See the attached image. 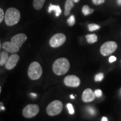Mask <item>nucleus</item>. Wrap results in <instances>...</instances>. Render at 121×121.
<instances>
[{
  "label": "nucleus",
  "mask_w": 121,
  "mask_h": 121,
  "mask_svg": "<svg viewBox=\"0 0 121 121\" xmlns=\"http://www.w3.org/2000/svg\"><path fill=\"white\" fill-rule=\"evenodd\" d=\"M53 71L57 75H63L69 71L70 64L66 58H60L56 60L53 65Z\"/></svg>",
  "instance_id": "nucleus-1"
},
{
  "label": "nucleus",
  "mask_w": 121,
  "mask_h": 121,
  "mask_svg": "<svg viewBox=\"0 0 121 121\" xmlns=\"http://www.w3.org/2000/svg\"><path fill=\"white\" fill-rule=\"evenodd\" d=\"M20 13L17 9L11 7L6 10L4 15V20L7 25L13 26L17 24L20 19Z\"/></svg>",
  "instance_id": "nucleus-2"
},
{
  "label": "nucleus",
  "mask_w": 121,
  "mask_h": 121,
  "mask_svg": "<svg viewBox=\"0 0 121 121\" xmlns=\"http://www.w3.org/2000/svg\"><path fill=\"white\" fill-rule=\"evenodd\" d=\"M43 70L41 65L38 62H33L30 65L28 69V76L32 80L39 79L42 76Z\"/></svg>",
  "instance_id": "nucleus-3"
},
{
  "label": "nucleus",
  "mask_w": 121,
  "mask_h": 121,
  "mask_svg": "<svg viewBox=\"0 0 121 121\" xmlns=\"http://www.w3.org/2000/svg\"><path fill=\"white\" fill-rule=\"evenodd\" d=\"M63 109V104L58 100L53 101L47 106V113L50 116H57L61 113Z\"/></svg>",
  "instance_id": "nucleus-4"
},
{
  "label": "nucleus",
  "mask_w": 121,
  "mask_h": 121,
  "mask_svg": "<svg viewBox=\"0 0 121 121\" xmlns=\"http://www.w3.org/2000/svg\"><path fill=\"white\" fill-rule=\"evenodd\" d=\"M118 45L116 42L108 41L105 42L100 47V53L104 56L110 55L117 49Z\"/></svg>",
  "instance_id": "nucleus-5"
},
{
  "label": "nucleus",
  "mask_w": 121,
  "mask_h": 121,
  "mask_svg": "<svg viewBox=\"0 0 121 121\" xmlns=\"http://www.w3.org/2000/svg\"><path fill=\"white\" fill-rule=\"evenodd\" d=\"M39 112V107L37 104H29L22 110V115L26 118H30L36 116Z\"/></svg>",
  "instance_id": "nucleus-6"
},
{
  "label": "nucleus",
  "mask_w": 121,
  "mask_h": 121,
  "mask_svg": "<svg viewBox=\"0 0 121 121\" xmlns=\"http://www.w3.org/2000/svg\"><path fill=\"white\" fill-rule=\"evenodd\" d=\"M66 40V35L63 33H57L54 35L49 40V45L53 48L61 46Z\"/></svg>",
  "instance_id": "nucleus-7"
},
{
  "label": "nucleus",
  "mask_w": 121,
  "mask_h": 121,
  "mask_svg": "<svg viewBox=\"0 0 121 121\" xmlns=\"http://www.w3.org/2000/svg\"><path fill=\"white\" fill-rule=\"evenodd\" d=\"M80 78L75 75H69L64 79V84L66 86L71 87H78L80 85Z\"/></svg>",
  "instance_id": "nucleus-8"
},
{
  "label": "nucleus",
  "mask_w": 121,
  "mask_h": 121,
  "mask_svg": "<svg viewBox=\"0 0 121 121\" xmlns=\"http://www.w3.org/2000/svg\"><path fill=\"white\" fill-rule=\"evenodd\" d=\"M27 36L24 33H20L17 34L12 37L11 39V42L18 47L20 48L23 44L24 42L26 40Z\"/></svg>",
  "instance_id": "nucleus-9"
},
{
  "label": "nucleus",
  "mask_w": 121,
  "mask_h": 121,
  "mask_svg": "<svg viewBox=\"0 0 121 121\" xmlns=\"http://www.w3.org/2000/svg\"><path fill=\"white\" fill-rule=\"evenodd\" d=\"M20 57L17 54L13 53L11 54L10 57H9L8 60H7L6 63L5 64V67L7 69L10 70V69H13L16 64H17L18 61L19 60Z\"/></svg>",
  "instance_id": "nucleus-10"
},
{
  "label": "nucleus",
  "mask_w": 121,
  "mask_h": 121,
  "mask_svg": "<svg viewBox=\"0 0 121 121\" xmlns=\"http://www.w3.org/2000/svg\"><path fill=\"white\" fill-rule=\"evenodd\" d=\"M95 96L94 92L91 89H85L83 92L82 95V100L84 102L88 103L91 102L94 100L95 99Z\"/></svg>",
  "instance_id": "nucleus-11"
},
{
  "label": "nucleus",
  "mask_w": 121,
  "mask_h": 121,
  "mask_svg": "<svg viewBox=\"0 0 121 121\" xmlns=\"http://www.w3.org/2000/svg\"><path fill=\"white\" fill-rule=\"evenodd\" d=\"M2 47L7 52L15 53L19 51V48L11 42H5L3 43Z\"/></svg>",
  "instance_id": "nucleus-12"
},
{
  "label": "nucleus",
  "mask_w": 121,
  "mask_h": 121,
  "mask_svg": "<svg viewBox=\"0 0 121 121\" xmlns=\"http://www.w3.org/2000/svg\"><path fill=\"white\" fill-rule=\"evenodd\" d=\"M74 7V2L72 0H66L65 6L64 15L65 16H68L70 13L71 10Z\"/></svg>",
  "instance_id": "nucleus-13"
},
{
  "label": "nucleus",
  "mask_w": 121,
  "mask_h": 121,
  "mask_svg": "<svg viewBox=\"0 0 121 121\" xmlns=\"http://www.w3.org/2000/svg\"><path fill=\"white\" fill-rule=\"evenodd\" d=\"M52 11H54L56 13V16H60V15L62 13V10L60 9L59 5H54V4H50V6L48 9V13H51Z\"/></svg>",
  "instance_id": "nucleus-14"
},
{
  "label": "nucleus",
  "mask_w": 121,
  "mask_h": 121,
  "mask_svg": "<svg viewBox=\"0 0 121 121\" xmlns=\"http://www.w3.org/2000/svg\"><path fill=\"white\" fill-rule=\"evenodd\" d=\"M9 57V54L7 51H4L1 53V57H0V65L1 66L5 65L7 60H8Z\"/></svg>",
  "instance_id": "nucleus-15"
},
{
  "label": "nucleus",
  "mask_w": 121,
  "mask_h": 121,
  "mask_svg": "<svg viewBox=\"0 0 121 121\" xmlns=\"http://www.w3.org/2000/svg\"><path fill=\"white\" fill-rule=\"evenodd\" d=\"M45 0H34L33 1V7L35 10H40L43 6Z\"/></svg>",
  "instance_id": "nucleus-16"
},
{
  "label": "nucleus",
  "mask_w": 121,
  "mask_h": 121,
  "mask_svg": "<svg viewBox=\"0 0 121 121\" xmlns=\"http://www.w3.org/2000/svg\"><path fill=\"white\" fill-rule=\"evenodd\" d=\"M86 38L87 42L89 43H94L95 42H97L98 40V37L96 34H88L86 35Z\"/></svg>",
  "instance_id": "nucleus-17"
},
{
  "label": "nucleus",
  "mask_w": 121,
  "mask_h": 121,
  "mask_svg": "<svg viewBox=\"0 0 121 121\" xmlns=\"http://www.w3.org/2000/svg\"><path fill=\"white\" fill-rule=\"evenodd\" d=\"M82 12L85 16H87L92 13L94 12V9H90L87 5H84L82 7Z\"/></svg>",
  "instance_id": "nucleus-18"
},
{
  "label": "nucleus",
  "mask_w": 121,
  "mask_h": 121,
  "mask_svg": "<svg viewBox=\"0 0 121 121\" xmlns=\"http://www.w3.org/2000/svg\"><path fill=\"white\" fill-rule=\"evenodd\" d=\"M100 26L96 24H90L88 25V29L90 31H94L99 29Z\"/></svg>",
  "instance_id": "nucleus-19"
},
{
  "label": "nucleus",
  "mask_w": 121,
  "mask_h": 121,
  "mask_svg": "<svg viewBox=\"0 0 121 121\" xmlns=\"http://www.w3.org/2000/svg\"><path fill=\"white\" fill-rule=\"evenodd\" d=\"M75 16H73V15H71L70 17H69V19H67V22L68 24V25H69V26H73V25H75Z\"/></svg>",
  "instance_id": "nucleus-20"
},
{
  "label": "nucleus",
  "mask_w": 121,
  "mask_h": 121,
  "mask_svg": "<svg viewBox=\"0 0 121 121\" xmlns=\"http://www.w3.org/2000/svg\"><path fill=\"white\" fill-rule=\"evenodd\" d=\"M104 78V75L103 73H99L96 74L95 76V81L96 82H100V81H102L103 79Z\"/></svg>",
  "instance_id": "nucleus-21"
},
{
  "label": "nucleus",
  "mask_w": 121,
  "mask_h": 121,
  "mask_svg": "<svg viewBox=\"0 0 121 121\" xmlns=\"http://www.w3.org/2000/svg\"><path fill=\"white\" fill-rule=\"evenodd\" d=\"M67 108L69 110V112L70 114H73L75 113V110H74L73 107L71 104L69 103L67 104Z\"/></svg>",
  "instance_id": "nucleus-22"
},
{
  "label": "nucleus",
  "mask_w": 121,
  "mask_h": 121,
  "mask_svg": "<svg viewBox=\"0 0 121 121\" xmlns=\"http://www.w3.org/2000/svg\"><path fill=\"white\" fill-rule=\"evenodd\" d=\"M87 112L89 113V114L92 115V116H94V115H95V113H96L95 110L92 107H87Z\"/></svg>",
  "instance_id": "nucleus-23"
},
{
  "label": "nucleus",
  "mask_w": 121,
  "mask_h": 121,
  "mask_svg": "<svg viewBox=\"0 0 121 121\" xmlns=\"http://www.w3.org/2000/svg\"><path fill=\"white\" fill-rule=\"evenodd\" d=\"M92 2L95 5H100V4H104L105 0H92Z\"/></svg>",
  "instance_id": "nucleus-24"
},
{
  "label": "nucleus",
  "mask_w": 121,
  "mask_h": 121,
  "mask_svg": "<svg viewBox=\"0 0 121 121\" xmlns=\"http://www.w3.org/2000/svg\"><path fill=\"white\" fill-rule=\"evenodd\" d=\"M94 93H95V96H96V97H98V98L101 97L103 95L102 91L100 90V89H97V90H95Z\"/></svg>",
  "instance_id": "nucleus-25"
},
{
  "label": "nucleus",
  "mask_w": 121,
  "mask_h": 121,
  "mask_svg": "<svg viewBox=\"0 0 121 121\" xmlns=\"http://www.w3.org/2000/svg\"><path fill=\"white\" fill-rule=\"evenodd\" d=\"M4 17V10L0 7V23L2 22Z\"/></svg>",
  "instance_id": "nucleus-26"
},
{
  "label": "nucleus",
  "mask_w": 121,
  "mask_h": 121,
  "mask_svg": "<svg viewBox=\"0 0 121 121\" xmlns=\"http://www.w3.org/2000/svg\"><path fill=\"white\" fill-rule=\"evenodd\" d=\"M116 60H117V58H116L114 56H110L109 57V62L110 63L114 62L116 61Z\"/></svg>",
  "instance_id": "nucleus-27"
},
{
  "label": "nucleus",
  "mask_w": 121,
  "mask_h": 121,
  "mask_svg": "<svg viewBox=\"0 0 121 121\" xmlns=\"http://www.w3.org/2000/svg\"><path fill=\"white\" fill-rule=\"evenodd\" d=\"M5 110V108H4V104H3L2 102H0V112L2 111V110Z\"/></svg>",
  "instance_id": "nucleus-28"
},
{
  "label": "nucleus",
  "mask_w": 121,
  "mask_h": 121,
  "mask_svg": "<svg viewBox=\"0 0 121 121\" xmlns=\"http://www.w3.org/2000/svg\"><path fill=\"white\" fill-rule=\"evenodd\" d=\"M102 121H108V118H107V117H103L102 118Z\"/></svg>",
  "instance_id": "nucleus-29"
},
{
  "label": "nucleus",
  "mask_w": 121,
  "mask_h": 121,
  "mask_svg": "<svg viewBox=\"0 0 121 121\" xmlns=\"http://www.w3.org/2000/svg\"><path fill=\"white\" fill-rule=\"evenodd\" d=\"M117 3L119 6H121V0H117Z\"/></svg>",
  "instance_id": "nucleus-30"
},
{
  "label": "nucleus",
  "mask_w": 121,
  "mask_h": 121,
  "mask_svg": "<svg viewBox=\"0 0 121 121\" xmlns=\"http://www.w3.org/2000/svg\"><path fill=\"white\" fill-rule=\"evenodd\" d=\"M30 95H31L32 96H33V97H36V96H37V94L35 93H31L30 94Z\"/></svg>",
  "instance_id": "nucleus-31"
},
{
  "label": "nucleus",
  "mask_w": 121,
  "mask_h": 121,
  "mask_svg": "<svg viewBox=\"0 0 121 121\" xmlns=\"http://www.w3.org/2000/svg\"><path fill=\"white\" fill-rule=\"evenodd\" d=\"M72 1H73L74 3H78V2H79L80 0H72Z\"/></svg>",
  "instance_id": "nucleus-32"
},
{
  "label": "nucleus",
  "mask_w": 121,
  "mask_h": 121,
  "mask_svg": "<svg viewBox=\"0 0 121 121\" xmlns=\"http://www.w3.org/2000/svg\"><path fill=\"white\" fill-rule=\"evenodd\" d=\"M70 98H71V99H75V96H74L73 95H70Z\"/></svg>",
  "instance_id": "nucleus-33"
},
{
  "label": "nucleus",
  "mask_w": 121,
  "mask_h": 121,
  "mask_svg": "<svg viewBox=\"0 0 121 121\" xmlns=\"http://www.w3.org/2000/svg\"><path fill=\"white\" fill-rule=\"evenodd\" d=\"M1 86H0V93H1Z\"/></svg>",
  "instance_id": "nucleus-34"
},
{
  "label": "nucleus",
  "mask_w": 121,
  "mask_h": 121,
  "mask_svg": "<svg viewBox=\"0 0 121 121\" xmlns=\"http://www.w3.org/2000/svg\"><path fill=\"white\" fill-rule=\"evenodd\" d=\"M0 47H1V44H0Z\"/></svg>",
  "instance_id": "nucleus-35"
}]
</instances>
